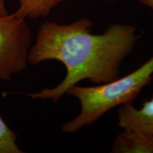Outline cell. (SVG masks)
Wrapping results in <instances>:
<instances>
[{"label": "cell", "instance_id": "cell-1", "mask_svg": "<svg viewBox=\"0 0 153 153\" xmlns=\"http://www.w3.org/2000/svg\"><path fill=\"white\" fill-rule=\"evenodd\" d=\"M91 20L79 19L70 24L46 22L41 25L28 60L32 65L60 61L65 66L64 79L53 88L28 94L33 99L57 103L70 88L85 79L106 83L119 77L120 68L140 36L133 25L114 24L101 34L91 33Z\"/></svg>", "mask_w": 153, "mask_h": 153}, {"label": "cell", "instance_id": "cell-2", "mask_svg": "<svg viewBox=\"0 0 153 153\" xmlns=\"http://www.w3.org/2000/svg\"><path fill=\"white\" fill-rule=\"evenodd\" d=\"M153 76V55L133 72L113 81L95 87L76 85L67 94L72 95L80 103L79 114L64 124L62 131L76 133L91 125L114 107L131 104L144 87L150 83Z\"/></svg>", "mask_w": 153, "mask_h": 153}, {"label": "cell", "instance_id": "cell-3", "mask_svg": "<svg viewBox=\"0 0 153 153\" xmlns=\"http://www.w3.org/2000/svg\"><path fill=\"white\" fill-rule=\"evenodd\" d=\"M32 36L26 22L14 13L0 15V79L26 70Z\"/></svg>", "mask_w": 153, "mask_h": 153}, {"label": "cell", "instance_id": "cell-4", "mask_svg": "<svg viewBox=\"0 0 153 153\" xmlns=\"http://www.w3.org/2000/svg\"><path fill=\"white\" fill-rule=\"evenodd\" d=\"M118 124L122 130L153 134V95L140 108L132 104L122 105L118 110Z\"/></svg>", "mask_w": 153, "mask_h": 153}, {"label": "cell", "instance_id": "cell-5", "mask_svg": "<svg viewBox=\"0 0 153 153\" xmlns=\"http://www.w3.org/2000/svg\"><path fill=\"white\" fill-rule=\"evenodd\" d=\"M115 153H153V134L123 130L111 148Z\"/></svg>", "mask_w": 153, "mask_h": 153}, {"label": "cell", "instance_id": "cell-6", "mask_svg": "<svg viewBox=\"0 0 153 153\" xmlns=\"http://www.w3.org/2000/svg\"><path fill=\"white\" fill-rule=\"evenodd\" d=\"M62 0H19L15 14L21 18L37 19L48 16L51 10Z\"/></svg>", "mask_w": 153, "mask_h": 153}, {"label": "cell", "instance_id": "cell-7", "mask_svg": "<svg viewBox=\"0 0 153 153\" xmlns=\"http://www.w3.org/2000/svg\"><path fill=\"white\" fill-rule=\"evenodd\" d=\"M16 144V134L9 128L0 116V153H22Z\"/></svg>", "mask_w": 153, "mask_h": 153}, {"label": "cell", "instance_id": "cell-8", "mask_svg": "<svg viewBox=\"0 0 153 153\" xmlns=\"http://www.w3.org/2000/svg\"><path fill=\"white\" fill-rule=\"evenodd\" d=\"M7 7L5 4V0H0V15L7 14Z\"/></svg>", "mask_w": 153, "mask_h": 153}, {"label": "cell", "instance_id": "cell-9", "mask_svg": "<svg viewBox=\"0 0 153 153\" xmlns=\"http://www.w3.org/2000/svg\"><path fill=\"white\" fill-rule=\"evenodd\" d=\"M140 3L153 10V0H137Z\"/></svg>", "mask_w": 153, "mask_h": 153}, {"label": "cell", "instance_id": "cell-10", "mask_svg": "<svg viewBox=\"0 0 153 153\" xmlns=\"http://www.w3.org/2000/svg\"><path fill=\"white\" fill-rule=\"evenodd\" d=\"M106 1H114L115 0H106Z\"/></svg>", "mask_w": 153, "mask_h": 153}]
</instances>
